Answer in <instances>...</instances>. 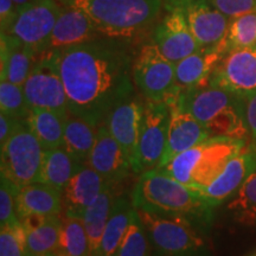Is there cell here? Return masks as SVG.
I'll use <instances>...</instances> for the list:
<instances>
[{"label": "cell", "instance_id": "cell-1", "mask_svg": "<svg viewBox=\"0 0 256 256\" xmlns=\"http://www.w3.org/2000/svg\"><path fill=\"white\" fill-rule=\"evenodd\" d=\"M56 52L69 113L101 124L114 107L130 98L133 63L124 51L88 42Z\"/></svg>", "mask_w": 256, "mask_h": 256}, {"label": "cell", "instance_id": "cell-2", "mask_svg": "<svg viewBox=\"0 0 256 256\" xmlns=\"http://www.w3.org/2000/svg\"><path fill=\"white\" fill-rule=\"evenodd\" d=\"M132 204L136 209L178 217L190 223L206 216L212 208L197 190L156 168L140 176L132 194Z\"/></svg>", "mask_w": 256, "mask_h": 256}, {"label": "cell", "instance_id": "cell-3", "mask_svg": "<svg viewBox=\"0 0 256 256\" xmlns=\"http://www.w3.org/2000/svg\"><path fill=\"white\" fill-rule=\"evenodd\" d=\"M174 102L194 115L206 128L210 136L244 140L249 134L241 96L208 83L179 92Z\"/></svg>", "mask_w": 256, "mask_h": 256}, {"label": "cell", "instance_id": "cell-4", "mask_svg": "<svg viewBox=\"0 0 256 256\" xmlns=\"http://www.w3.org/2000/svg\"><path fill=\"white\" fill-rule=\"evenodd\" d=\"M81 11L98 34L112 38H130L150 26L158 17L162 0H58Z\"/></svg>", "mask_w": 256, "mask_h": 256}, {"label": "cell", "instance_id": "cell-5", "mask_svg": "<svg viewBox=\"0 0 256 256\" xmlns=\"http://www.w3.org/2000/svg\"><path fill=\"white\" fill-rule=\"evenodd\" d=\"M244 147V140L210 136L156 170L188 188L200 190L215 180L229 160Z\"/></svg>", "mask_w": 256, "mask_h": 256}, {"label": "cell", "instance_id": "cell-6", "mask_svg": "<svg viewBox=\"0 0 256 256\" xmlns=\"http://www.w3.org/2000/svg\"><path fill=\"white\" fill-rule=\"evenodd\" d=\"M136 211L159 256H192L203 248V238L188 220L144 209Z\"/></svg>", "mask_w": 256, "mask_h": 256}, {"label": "cell", "instance_id": "cell-7", "mask_svg": "<svg viewBox=\"0 0 256 256\" xmlns=\"http://www.w3.org/2000/svg\"><path fill=\"white\" fill-rule=\"evenodd\" d=\"M133 82L147 101L174 102L178 95L174 63L154 43L144 46L132 66Z\"/></svg>", "mask_w": 256, "mask_h": 256}, {"label": "cell", "instance_id": "cell-8", "mask_svg": "<svg viewBox=\"0 0 256 256\" xmlns=\"http://www.w3.org/2000/svg\"><path fill=\"white\" fill-rule=\"evenodd\" d=\"M2 150V174L22 188L38 182L46 150L26 121L18 127Z\"/></svg>", "mask_w": 256, "mask_h": 256}, {"label": "cell", "instance_id": "cell-9", "mask_svg": "<svg viewBox=\"0 0 256 256\" xmlns=\"http://www.w3.org/2000/svg\"><path fill=\"white\" fill-rule=\"evenodd\" d=\"M23 89L31 110L44 108L68 113V96L55 50H46L38 54Z\"/></svg>", "mask_w": 256, "mask_h": 256}, {"label": "cell", "instance_id": "cell-10", "mask_svg": "<svg viewBox=\"0 0 256 256\" xmlns=\"http://www.w3.org/2000/svg\"><path fill=\"white\" fill-rule=\"evenodd\" d=\"M63 5L57 0H36L18 10L8 34L37 52L48 49Z\"/></svg>", "mask_w": 256, "mask_h": 256}, {"label": "cell", "instance_id": "cell-11", "mask_svg": "<svg viewBox=\"0 0 256 256\" xmlns=\"http://www.w3.org/2000/svg\"><path fill=\"white\" fill-rule=\"evenodd\" d=\"M170 115L171 107L168 102L147 101L144 104L136 174L152 171L162 164L168 142Z\"/></svg>", "mask_w": 256, "mask_h": 256}, {"label": "cell", "instance_id": "cell-12", "mask_svg": "<svg viewBox=\"0 0 256 256\" xmlns=\"http://www.w3.org/2000/svg\"><path fill=\"white\" fill-rule=\"evenodd\" d=\"M209 84L222 88L232 94L250 95L256 92V49L246 48L226 52L214 72Z\"/></svg>", "mask_w": 256, "mask_h": 256}, {"label": "cell", "instance_id": "cell-13", "mask_svg": "<svg viewBox=\"0 0 256 256\" xmlns=\"http://www.w3.org/2000/svg\"><path fill=\"white\" fill-rule=\"evenodd\" d=\"M183 10L188 28L200 49L218 48L228 31L230 18L214 8L209 0H176Z\"/></svg>", "mask_w": 256, "mask_h": 256}, {"label": "cell", "instance_id": "cell-14", "mask_svg": "<svg viewBox=\"0 0 256 256\" xmlns=\"http://www.w3.org/2000/svg\"><path fill=\"white\" fill-rule=\"evenodd\" d=\"M162 54L174 64L200 50L188 28L182 8L174 4L154 31V42Z\"/></svg>", "mask_w": 256, "mask_h": 256}, {"label": "cell", "instance_id": "cell-15", "mask_svg": "<svg viewBox=\"0 0 256 256\" xmlns=\"http://www.w3.org/2000/svg\"><path fill=\"white\" fill-rule=\"evenodd\" d=\"M144 104L136 98H127L110 112L104 122L124 150L133 172L138 170V145L142 128Z\"/></svg>", "mask_w": 256, "mask_h": 256}, {"label": "cell", "instance_id": "cell-16", "mask_svg": "<svg viewBox=\"0 0 256 256\" xmlns=\"http://www.w3.org/2000/svg\"><path fill=\"white\" fill-rule=\"evenodd\" d=\"M87 165L94 168L107 184L110 185L120 183L133 171L124 150L112 136L104 122L98 126L95 145Z\"/></svg>", "mask_w": 256, "mask_h": 256}, {"label": "cell", "instance_id": "cell-17", "mask_svg": "<svg viewBox=\"0 0 256 256\" xmlns=\"http://www.w3.org/2000/svg\"><path fill=\"white\" fill-rule=\"evenodd\" d=\"M255 171L256 147H244L241 152L229 160L215 180L197 191L214 208L238 191L243 182Z\"/></svg>", "mask_w": 256, "mask_h": 256}, {"label": "cell", "instance_id": "cell-18", "mask_svg": "<svg viewBox=\"0 0 256 256\" xmlns=\"http://www.w3.org/2000/svg\"><path fill=\"white\" fill-rule=\"evenodd\" d=\"M170 107H171V115H170L168 142L160 166L168 164L174 156L210 138L206 128L186 110L182 108L176 102H171Z\"/></svg>", "mask_w": 256, "mask_h": 256}, {"label": "cell", "instance_id": "cell-19", "mask_svg": "<svg viewBox=\"0 0 256 256\" xmlns=\"http://www.w3.org/2000/svg\"><path fill=\"white\" fill-rule=\"evenodd\" d=\"M107 182L89 165L82 168L62 190L64 214L82 217L86 209L98 200Z\"/></svg>", "mask_w": 256, "mask_h": 256}, {"label": "cell", "instance_id": "cell-20", "mask_svg": "<svg viewBox=\"0 0 256 256\" xmlns=\"http://www.w3.org/2000/svg\"><path fill=\"white\" fill-rule=\"evenodd\" d=\"M98 34H100L96 30L94 24L83 12L63 5L46 50L58 51L66 48L88 43L92 42Z\"/></svg>", "mask_w": 256, "mask_h": 256}, {"label": "cell", "instance_id": "cell-21", "mask_svg": "<svg viewBox=\"0 0 256 256\" xmlns=\"http://www.w3.org/2000/svg\"><path fill=\"white\" fill-rule=\"evenodd\" d=\"M223 56L220 46L215 49H200L176 63V84L178 92L208 84L211 74Z\"/></svg>", "mask_w": 256, "mask_h": 256}, {"label": "cell", "instance_id": "cell-22", "mask_svg": "<svg viewBox=\"0 0 256 256\" xmlns=\"http://www.w3.org/2000/svg\"><path fill=\"white\" fill-rule=\"evenodd\" d=\"M37 51L16 40L14 37L2 32L0 40V75L2 81H8L18 86H24L38 57Z\"/></svg>", "mask_w": 256, "mask_h": 256}, {"label": "cell", "instance_id": "cell-23", "mask_svg": "<svg viewBox=\"0 0 256 256\" xmlns=\"http://www.w3.org/2000/svg\"><path fill=\"white\" fill-rule=\"evenodd\" d=\"M63 209L62 191L42 182L19 188L17 194L18 217L28 214L58 216Z\"/></svg>", "mask_w": 256, "mask_h": 256}, {"label": "cell", "instance_id": "cell-24", "mask_svg": "<svg viewBox=\"0 0 256 256\" xmlns=\"http://www.w3.org/2000/svg\"><path fill=\"white\" fill-rule=\"evenodd\" d=\"M86 165L63 146L48 150L44 154L38 182L62 191L70 179Z\"/></svg>", "mask_w": 256, "mask_h": 256}, {"label": "cell", "instance_id": "cell-25", "mask_svg": "<svg viewBox=\"0 0 256 256\" xmlns=\"http://www.w3.org/2000/svg\"><path fill=\"white\" fill-rule=\"evenodd\" d=\"M98 126L100 124H96L86 118L68 112L62 146L78 160L87 164L92 147L95 145Z\"/></svg>", "mask_w": 256, "mask_h": 256}, {"label": "cell", "instance_id": "cell-26", "mask_svg": "<svg viewBox=\"0 0 256 256\" xmlns=\"http://www.w3.org/2000/svg\"><path fill=\"white\" fill-rule=\"evenodd\" d=\"M66 115L68 113L44 108H32L30 110L26 124L46 151L63 145Z\"/></svg>", "mask_w": 256, "mask_h": 256}, {"label": "cell", "instance_id": "cell-27", "mask_svg": "<svg viewBox=\"0 0 256 256\" xmlns=\"http://www.w3.org/2000/svg\"><path fill=\"white\" fill-rule=\"evenodd\" d=\"M113 186L114 185L108 184L101 192L100 196L98 197V200L90 206L87 208L82 215V220L84 224L86 232H87L92 256L98 255V249H100L102 236H104L106 226H107L115 198H116L114 194Z\"/></svg>", "mask_w": 256, "mask_h": 256}, {"label": "cell", "instance_id": "cell-28", "mask_svg": "<svg viewBox=\"0 0 256 256\" xmlns=\"http://www.w3.org/2000/svg\"><path fill=\"white\" fill-rule=\"evenodd\" d=\"M134 214L136 209L133 208L132 202H128L124 197L115 198L113 209L102 236L100 249L96 256L116 254L118 248L130 228Z\"/></svg>", "mask_w": 256, "mask_h": 256}, {"label": "cell", "instance_id": "cell-29", "mask_svg": "<svg viewBox=\"0 0 256 256\" xmlns=\"http://www.w3.org/2000/svg\"><path fill=\"white\" fill-rule=\"evenodd\" d=\"M58 249L68 256H92L82 217L64 214Z\"/></svg>", "mask_w": 256, "mask_h": 256}, {"label": "cell", "instance_id": "cell-30", "mask_svg": "<svg viewBox=\"0 0 256 256\" xmlns=\"http://www.w3.org/2000/svg\"><path fill=\"white\" fill-rule=\"evenodd\" d=\"M62 217L50 216L46 223L26 232V250L28 256H44L58 250Z\"/></svg>", "mask_w": 256, "mask_h": 256}, {"label": "cell", "instance_id": "cell-31", "mask_svg": "<svg viewBox=\"0 0 256 256\" xmlns=\"http://www.w3.org/2000/svg\"><path fill=\"white\" fill-rule=\"evenodd\" d=\"M256 46V12H249L230 18L228 31L220 43V49L226 55L236 49H246Z\"/></svg>", "mask_w": 256, "mask_h": 256}, {"label": "cell", "instance_id": "cell-32", "mask_svg": "<svg viewBox=\"0 0 256 256\" xmlns=\"http://www.w3.org/2000/svg\"><path fill=\"white\" fill-rule=\"evenodd\" d=\"M234 218L246 226L256 224V171L243 182L229 203Z\"/></svg>", "mask_w": 256, "mask_h": 256}, {"label": "cell", "instance_id": "cell-33", "mask_svg": "<svg viewBox=\"0 0 256 256\" xmlns=\"http://www.w3.org/2000/svg\"><path fill=\"white\" fill-rule=\"evenodd\" d=\"M30 106L25 98L23 86L8 81H0V113L20 121H26Z\"/></svg>", "mask_w": 256, "mask_h": 256}, {"label": "cell", "instance_id": "cell-34", "mask_svg": "<svg viewBox=\"0 0 256 256\" xmlns=\"http://www.w3.org/2000/svg\"><path fill=\"white\" fill-rule=\"evenodd\" d=\"M118 256H151L150 238L136 211L116 252Z\"/></svg>", "mask_w": 256, "mask_h": 256}, {"label": "cell", "instance_id": "cell-35", "mask_svg": "<svg viewBox=\"0 0 256 256\" xmlns=\"http://www.w3.org/2000/svg\"><path fill=\"white\" fill-rule=\"evenodd\" d=\"M0 226L19 224L17 212V194L19 186L12 183L5 176H0Z\"/></svg>", "mask_w": 256, "mask_h": 256}, {"label": "cell", "instance_id": "cell-36", "mask_svg": "<svg viewBox=\"0 0 256 256\" xmlns=\"http://www.w3.org/2000/svg\"><path fill=\"white\" fill-rule=\"evenodd\" d=\"M0 256H28L26 250V232L20 223L2 226Z\"/></svg>", "mask_w": 256, "mask_h": 256}, {"label": "cell", "instance_id": "cell-37", "mask_svg": "<svg viewBox=\"0 0 256 256\" xmlns=\"http://www.w3.org/2000/svg\"><path fill=\"white\" fill-rule=\"evenodd\" d=\"M214 8L228 18L256 12V0H209Z\"/></svg>", "mask_w": 256, "mask_h": 256}, {"label": "cell", "instance_id": "cell-38", "mask_svg": "<svg viewBox=\"0 0 256 256\" xmlns=\"http://www.w3.org/2000/svg\"><path fill=\"white\" fill-rule=\"evenodd\" d=\"M243 98V110L249 136L256 142V92Z\"/></svg>", "mask_w": 256, "mask_h": 256}, {"label": "cell", "instance_id": "cell-39", "mask_svg": "<svg viewBox=\"0 0 256 256\" xmlns=\"http://www.w3.org/2000/svg\"><path fill=\"white\" fill-rule=\"evenodd\" d=\"M25 121L14 119L4 113H0V147L4 146L18 127Z\"/></svg>", "mask_w": 256, "mask_h": 256}, {"label": "cell", "instance_id": "cell-40", "mask_svg": "<svg viewBox=\"0 0 256 256\" xmlns=\"http://www.w3.org/2000/svg\"><path fill=\"white\" fill-rule=\"evenodd\" d=\"M17 10L12 0H0V28L2 32H8L14 23Z\"/></svg>", "mask_w": 256, "mask_h": 256}, {"label": "cell", "instance_id": "cell-41", "mask_svg": "<svg viewBox=\"0 0 256 256\" xmlns=\"http://www.w3.org/2000/svg\"><path fill=\"white\" fill-rule=\"evenodd\" d=\"M12 2H14L16 10H17V11H18V10H20L22 8H24V6H28V5L32 4V2H36V0H12Z\"/></svg>", "mask_w": 256, "mask_h": 256}, {"label": "cell", "instance_id": "cell-42", "mask_svg": "<svg viewBox=\"0 0 256 256\" xmlns=\"http://www.w3.org/2000/svg\"><path fill=\"white\" fill-rule=\"evenodd\" d=\"M44 256H68V255L64 254L63 252H60V249H58V250L52 252H50V254H46V255H44Z\"/></svg>", "mask_w": 256, "mask_h": 256}, {"label": "cell", "instance_id": "cell-43", "mask_svg": "<svg viewBox=\"0 0 256 256\" xmlns=\"http://www.w3.org/2000/svg\"><path fill=\"white\" fill-rule=\"evenodd\" d=\"M100 256H118L116 254H110V255H100Z\"/></svg>", "mask_w": 256, "mask_h": 256}, {"label": "cell", "instance_id": "cell-44", "mask_svg": "<svg viewBox=\"0 0 256 256\" xmlns=\"http://www.w3.org/2000/svg\"><path fill=\"white\" fill-rule=\"evenodd\" d=\"M252 256H256V252H255V254H252Z\"/></svg>", "mask_w": 256, "mask_h": 256}, {"label": "cell", "instance_id": "cell-45", "mask_svg": "<svg viewBox=\"0 0 256 256\" xmlns=\"http://www.w3.org/2000/svg\"><path fill=\"white\" fill-rule=\"evenodd\" d=\"M254 48H255V49H256V46H254Z\"/></svg>", "mask_w": 256, "mask_h": 256}]
</instances>
